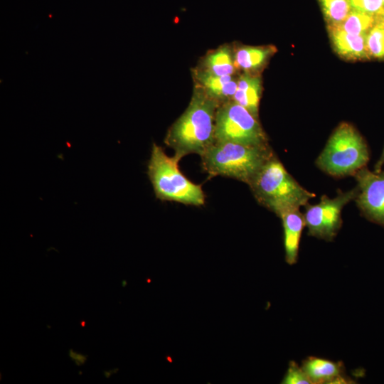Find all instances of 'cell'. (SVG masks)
<instances>
[{
    "label": "cell",
    "instance_id": "1",
    "mask_svg": "<svg viewBox=\"0 0 384 384\" xmlns=\"http://www.w3.org/2000/svg\"><path fill=\"white\" fill-rule=\"evenodd\" d=\"M197 88L188 107L170 127L164 139L178 161L190 154L201 156L215 142V119L220 105Z\"/></svg>",
    "mask_w": 384,
    "mask_h": 384
},
{
    "label": "cell",
    "instance_id": "2",
    "mask_svg": "<svg viewBox=\"0 0 384 384\" xmlns=\"http://www.w3.org/2000/svg\"><path fill=\"white\" fill-rule=\"evenodd\" d=\"M258 203L277 216L299 209L315 195L302 188L272 156L248 184Z\"/></svg>",
    "mask_w": 384,
    "mask_h": 384
},
{
    "label": "cell",
    "instance_id": "3",
    "mask_svg": "<svg viewBox=\"0 0 384 384\" xmlns=\"http://www.w3.org/2000/svg\"><path fill=\"white\" fill-rule=\"evenodd\" d=\"M272 156L269 145L215 142L200 156L202 167L210 176L229 177L248 185Z\"/></svg>",
    "mask_w": 384,
    "mask_h": 384
},
{
    "label": "cell",
    "instance_id": "4",
    "mask_svg": "<svg viewBox=\"0 0 384 384\" xmlns=\"http://www.w3.org/2000/svg\"><path fill=\"white\" fill-rule=\"evenodd\" d=\"M179 161L169 156L153 143L147 166V174L158 199L185 205H204L206 196L201 185L188 179L178 168Z\"/></svg>",
    "mask_w": 384,
    "mask_h": 384
},
{
    "label": "cell",
    "instance_id": "5",
    "mask_svg": "<svg viewBox=\"0 0 384 384\" xmlns=\"http://www.w3.org/2000/svg\"><path fill=\"white\" fill-rule=\"evenodd\" d=\"M368 158L367 146L360 134L351 124L342 123L330 137L316 164L325 172L342 176L356 174Z\"/></svg>",
    "mask_w": 384,
    "mask_h": 384
},
{
    "label": "cell",
    "instance_id": "6",
    "mask_svg": "<svg viewBox=\"0 0 384 384\" xmlns=\"http://www.w3.org/2000/svg\"><path fill=\"white\" fill-rule=\"evenodd\" d=\"M215 139V142L268 145L266 134L258 119L233 100L220 105L216 110Z\"/></svg>",
    "mask_w": 384,
    "mask_h": 384
},
{
    "label": "cell",
    "instance_id": "7",
    "mask_svg": "<svg viewBox=\"0 0 384 384\" xmlns=\"http://www.w3.org/2000/svg\"><path fill=\"white\" fill-rule=\"evenodd\" d=\"M357 192L354 189L334 198L324 196L318 204L309 206L304 218L309 235L327 240L333 239L341 225L343 207L356 196Z\"/></svg>",
    "mask_w": 384,
    "mask_h": 384
},
{
    "label": "cell",
    "instance_id": "8",
    "mask_svg": "<svg viewBox=\"0 0 384 384\" xmlns=\"http://www.w3.org/2000/svg\"><path fill=\"white\" fill-rule=\"evenodd\" d=\"M356 178L358 206L369 217L384 223V174L362 168L356 172Z\"/></svg>",
    "mask_w": 384,
    "mask_h": 384
},
{
    "label": "cell",
    "instance_id": "9",
    "mask_svg": "<svg viewBox=\"0 0 384 384\" xmlns=\"http://www.w3.org/2000/svg\"><path fill=\"white\" fill-rule=\"evenodd\" d=\"M194 76L198 87L219 105L233 100L238 87L233 75L218 76L197 68Z\"/></svg>",
    "mask_w": 384,
    "mask_h": 384
},
{
    "label": "cell",
    "instance_id": "10",
    "mask_svg": "<svg viewBox=\"0 0 384 384\" xmlns=\"http://www.w3.org/2000/svg\"><path fill=\"white\" fill-rule=\"evenodd\" d=\"M335 51L348 60L370 59L366 46L367 33L355 35L336 28H329Z\"/></svg>",
    "mask_w": 384,
    "mask_h": 384
},
{
    "label": "cell",
    "instance_id": "11",
    "mask_svg": "<svg viewBox=\"0 0 384 384\" xmlns=\"http://www.w3.org/2000/svg\"><path fill=\"white\" fill-rule=\"evenodd\" d=\"M284 229V245L285 259L288 264L296 263L298 257L299 245L305 221L299 209L289 210L282 214Z\"/></svg>",
    "mask_w": 384,
    "mask_h": 384
},
{
    "label": "cell",
    "instance_id": "12",
    "mask_svg": "<svg viewBox=\"0 0 384 384\" xmlns=\"http://www.w3.org/2000/svg\"><path fill=\"white\" fill-rule=\"evenodd\" d=\"M302 367L312 384L347 383L342 375L341 365L328 359L311 356Z\"/></svg>",
    "mask_w": 384,
    "mask_h": 384
},
{
    "label": "cell",
    "instance_id": "13",
    "mask_svg": "<svg viewBox=\"0 0 384 384\" xmlns=\"http://www.w3.org/2000/svg\"><path fill=\"white\" fill-rule=\"evenodd\" d=\"M261 92L260 77L245 72L238 78L237 90L232 100L244 107L258 119Z\"/></svg>",
    "mask_w": 384,
    "mask_h": 384
},
{
    "label": "cell",
    "instance_id": "14",
    "mask_svg": "<svg viewBox=\"0 0 384 384\" xmlns=\"http://www.w3.org/2000/svg\"><path fill=\"white\" fill-rule=\"evenodd\" d=\"M275 52V48L269 46H241L234 52L235 66L245 73L259 70Z\"/></svg>",
    "mask_w": 384,
    "mask_h": 384
},
{
    "label": "cell",
    "instance_id": "15",
    "mask_svg": "<svg viewBox=\"0 0 384 384\" xmlns=\"http://www.w3.org/2000/svg\"><path fill=\"white\" fill-rule=\"evenodd\" d=\"M234 52L224 45L208 53L200 69L218 76L233 75L235 70Z\"/></svg>",
    "mask_w": 384,
    "mask_h": 384
},
{
    "label": "cell",
    "instance_id": "16",
    "mask_svg": "<svg viewBox=\"0 0 384 384\" xmlns=\"http://www.w3.org/2000/svg\"><path fill=\"white\" fill-rule=\"evenodd\" d=\"M376 23V17L351 10L346 18L335 27L348 33L360 35L367 33Z\"/></svg>",
    "mask_w": 384,
    "mask_h": 384
},
{
    "label": "cell",
    "instance_id": "17",
    "mask_svg": "<svg viewBox=\"0 0 384 384\" xmlns=\"http://www.w3.org/2000/svg\"><path fill=\"white\" fill-rule=\"evenodd\" d=\"M328 27L340 24L351 12L349 0H319Z\"/></svg>",
    "mask_w": 384,
    "mask_h": 384
},
{
    "label": "cell",
    "instance_id": "18",
    "mask_svg": "<svg viewBox=\"0 0 384 384\" xmlns=\"http://www.w3.org/2000/svg\"><path fill=\"white\" fill-rule=\"evenodd\" d=\"M366 46L370 58L384 59V24L376 20L367 33Z\"/></svg>",
    "mask_w": 384,
    "mask_h": 384
},
{
    "label": "cell",
    "instance_id": "19",
    "mask_svg": "<svg viewBox=\"0 0 384 384\" xmlns=\"http://www.w3.org/2000/svg\"><path fill=\"white\" fill-rule=\"evenodd\" d=\"M352 10L377 17L384 11L383 0H349Z\"/></svg>",
    "mask_w": 384,
    "mask_h": 384
},
{
    "label": "cell",
    "instance_id": "20",
    "mask_svg": "<svg viewBox=\"0 0 384 384\" xmlns=\"http://www.w3.org/2000/svg\"><path fill=\"white\" fill-rule=\"evenodd\" d=\"M282 383L284 384H312L302 367L291 361Z\"/></svg>",
    "mask_w": 384,
    "mask_h": 384
},
{
    "label": "cell",
    "instance_id": "21",
    "mask_svg": "<svg viewBox=\"0 0 384 384\" xmlns=\"http://www.w3.org/2000/svg\"><path fill=\"white\" fill-rule=\"evenodd\" d=\"M70 356L73 359L75 360V362L78 365H80L84 363V362L86 360L87 356H84L82 354H78L73 353L72 350L70 351Z\"/></svg>",
    "mask_w": 384,
    "mask_h": 384
},
{
    "label": "cell",
    "instance_id": "22",
    "mask_svg": "<svg viewBox=\"0 0 384 384\" xmlns=\"http://www.w3.org/2000/svg\"><path fill=\"white\" fill-rule=\"evenodd\" d=\"M384 164V150L383 154L375 166V172H380L382 165Z\"/></svg>",
    "mask_w": 384,
    "mask_h": 384
},
{
    "label": "cell",
    "instance_id": "23",
    "mask_svg": "<svg viewBox=\"0 0 384 384\" xmlns=\"http://www.w3.org/2000/svg\"><path fill=\"white\" fill-rule=\"evenodd\" d=\"M376 20L384 24V11L380 15L376 17Z\"/></svg>",
    "mask_w": 384,
    "mask_h": 384
},
{
    "label": "cell",
    "instance_id": "24",
    "mask_svg": "<svg viewBox=\"0 0 384 384\" xmlns=\"http://www.w3.org/2000/svg\"><path fill=\"white\" fill-rule=\"evenodd\" d=\"M81 326H85V321H82V322H81Z\"/></svg>",
    "mask_w": 384,
    "mask_h": 384
},
{
    "label": "cell",
    "instance_id": "25",
    "mask_svg": "<svg viewBox=\"0 0 384 384\" xmlns=\"http://www.w3.org/2000/svg\"><path fill=\"white\" fill-rule=\"evenodd\" d=\"M383 1L384 2V0H383Z\"/></svg>",
    "mask_w": 384,
    "mask_h": 384
}]
</instances>
